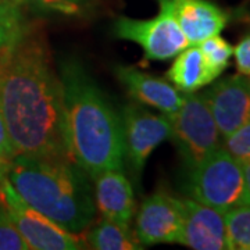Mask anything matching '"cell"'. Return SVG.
Returning <instances> with one entry per match:
<instances>
[{"instance_id":"6da1fadb","label":"cell","mask_w":250,"mask_h":250,"mask_svg":"<svg viewBox=\"0 0 250 250\" xmlns=\"http://www.w3.org/2000/svg\"><path fill=\"white\" fill-rule=\"evenodd\" d=\"M0 111L17 154L71 160L60 75L31 31L0 56Z\"/></svg>"},{"instance_id":"7a4b0ae2","label":"cell","mask_w":250,"mask_h":250,"mask_svg":"<svg viewBox=\"0 0 250 250\" xmlns=\"http://www.w3.org/2000/svg\"><path fill=\"white\" fill-rule=\"evenodd\" d=\"M65 139L71 160L95 178L107 170H124L121 117L95 80L67 59L60 67Z\"/></svg>"},{"instance_id":"3957f363","label":"cell","mask_w":250,"mask_h":250,"mask_svg":"<svg viewBox=\"0 0 250 250\" xmlns=\"http://www.w3.org/2000/svg\"><path fill=\"white\" fill-rule=\"evenodd\" d=\"M6 177L28 205L68 232H82L95 218L88 174L72 160L17 154Z\"/></svg>"},{"instance_id":"277c9868","label":"cell","mask_w":250,"mask_h":250,"mask_svg":"<svg viewBox=\"0 0 250 250\" xmlns=\"http://www.w3.org/2000/svg\"><path fill=\"white\" fill-rule=\"evenodd\" d=\"M187 192L190 199L224 214L250 205L242 163L221 146L190 170Z\"/></svg>"},{"instance_id":"5b68a950","label":"cell","mask_w":250,"mask_h":250,"mask_svg":"<svg viewBox=\"0 0 250 250\" xmlns=\"http://www.w3.org/2000/svg\"><path fill=\"white\" fill-rule=\"evenodd\" d=\"M171 141L189 170L220 147V131L203 93H185L182 106L168 116Z\"/></svg>"},{"instance_id":"8992f818","label":"cell","mask_w":250,"mask_h":250,"mask_svg":"<svg viewBox=\"0 0 250 250\" xmlns=\"http://www.w3.org/2000/svg\"><path fill=\"white\" fill-rule=\"evenodd\" d=\"M0 197L10 221L27 242L29 249L80 250L86 248L85 242L77 233L68 232L28 205L7 178L3 182Z\"/></svg>"},{"instance_id":"52a82bcc","label":"cell","mask_w":250,"mask_h":250,"mask_svg":"<svg viewBox=\"0 0 250 250\" xmlns=\"http://www.w3.org/2000/svg\"><path fill=\"white\" fill-rule=\"evenodd\" d=\"M159 7V14L149 20L118 17L114 22V36L138 43L145 60H170L190 46L170 9L163 3Z\"/></svg>"},{"instance_id":"ba28073f","label":"cell","mask_w":250,"mask_h":250,"mask_svg":"<svg viewBox=\"0 0 250 250\" xmlns=\"http://www.w3.org/2000/svg\"><path fill=\"white\" fill-rule=\"evenodd\" d=\"M125 159L136 175L152 152L164 141L171 139V123L167 114H153L136 104H128L121 111Z\"/></svg>"},{"instance_id":"9c48e42d","label":"cell","mask_w":250,"mask_h":250,"mask_svg":"<svg viewBox=\"0 0 250 250\" xmlns=\"http://www.w3.org/2000/svg\"><path fill=\"white\" fill-rule=\"evenodd\" d=\"M184 227V202L164 190L147 196L136 215V239L141 245L179 243Z\"/></svg>"},{"instance_id":"30bf717a","label":"cell","mask_w":250,"mask_h":250,"mask_svg":"<svg viewBox=\"0 0 250 250\" xmlns=\"http://www.w3.org/2000/svg\"><path fill=\"white\" fill-rule=\"evenodd\" d=\"M223 138L250 121V77L218 80L203 93Z\"/></svg>"},{"instance_id":"8fae6325","label":"cell","mask_w":250,"mask_h":250,"mask_svg":"<svg viewBox=\"0 0 250 250\" xmlns=\"http://www.w3.org/2000/svg\"><path fill=\"white\" fill-rule=\"evenodd\" d=\"M184 202V227L179 245L195 250H229L225 214L193 199Z\"/></svg>"},{"instance_id":"7c38bea8","label":"cell","mask_w":250,"mask_h":250,"mask_svg":"<svg viewBox=\"0 0 250 250\" xmlns=\"http://www.w3.org/2000/svg\"><path fill=\"white\" fill-rule=\"evenodd\" d=\"M170 9L171 14L189 41L195 46L210 36L220 35L228 16L208 0H157Z\"/></svg>"},{"instance_id":"4fadbf2b","label":"cell","mask_w":250,"mask_h":250,"mask_svg":"<svg viewBox=\"0 0 250 250\" xmlns=\"http://www.w3.org/2000/svg\"><path fill=\"white\" fill-rule=\"evenodd\" d=\"M116 75L131 98L160 110L163 114H174L184 103L185 93L177 89L170 81L125 65L116 67Z\"/></svg>"},{"instance_id":"5bb4252c","label":"cell","mask_w":250,"mask_h":250,"mask_svg":"<svg viewBox=\"0 0 250 250\" xmlns=\"http://www.w3.org/2000/svg\"><path fill=\"white\" fill-rule=\"evenodd\" d=\"M95 181V205L106 220L129 225L135 211L134 190L123 170H107Z\"/></svg>"},{"instance_id":"9a60e30c","label":"cell","mask_w":250,"mask_h":250,"mask_svg":"<svg viewBox=\"0 0 250 250\" xmlns=\"http://www.w3.org/2000/svg\"><path fill=\"white\" fill-rule=\"evenodd\" d=\"M167 78L182 93H193L217 78L208 68L199 46H188L167 71Z\"/></svg>"},{"instance_id":"2e32d148","label":"cell","mask_w":250,"mask_h":250,"mask_svg":"<svg viewBox=\"0 0 250 250\" xmlns=\"http://www.w3.org/2000/svg\"><path fill=\"white\" fill-rule=\"evenodd\" d=\"M86 241L96 250H136L142 249L136 235L131 232L129 225L103 220L86 235Z\"/></svg>"},{"instance_id":"e0dca14e","label":"cell","mask_w":250,"mask_h":250,"mask_svg":"<svg viewBox=\"0 0 250 250\" xmlns=\"http://www.w3.org/2000/svg\"><path fill=\"white\" fill-rule=\"evenodd\" d=\"M29 31L22 6L14 0H0V56Z\"/></svg>"},{"instance_id":"ac0fdd59","label":"cell","mask_w":250,"mask_h":250,"mask_svg":"<svg viewBox=\"0 0 250 250\" xmlns=\"http://www.w3.org/2000/svg\"><path fill=\"white\" fill-rule=\"evenodd\" d=\"M225 227L229 250H250V205L225 213Z\"/></svg>"},{"instance_id":"d6986e66","label":"cell","mask_w":250,"mask_h":250,"mask_svg":"<svg viewBox=\"0 0 250 250\" xmlns=\"http://www.w3.org/2000/svg\"><path fill=\"white\" fill-rule=\"evenodd\" d=\"M199 49L205 57L208 68L218 78L220 74L228 67L229 59L233 54L232 46L227 41H224L220 35L210 36L199 43Z\"/></svg>"},{"instance_id":"ffe728a7","label":"cell","mask_w":250,"mask_h":250,"mask_svg":"<svg viewBox=\"0 0 250 250\" xmlns=\"http://www.w3.org/2000/svg\"><path fill=\"white\" fill-rule=\"evenodd\" d=\"M221 147L241 163L250 159V121L225 136Z\"/></svg>"},{"instance_id":"44dd1931","label":"cell","mask_w":250,"mask_h":250,"mask_svg":"<svg viewBox=\"0 0 250 250\" xmlns=\"http://www.w3.org/2000/svg\"><path fill=\"white\" fill-rule=\"evenodd\" d=\"M22 7H31L38 11L46 13H62V14H75L88 0H14Z\"/></svg>"},{"instance_id":"7402d4cb","label":"cell","mask_w":250,"mask_h":250,"mask_svg":"<svg viewBox=\"0 0 250 250\" xmlns=\"http://www.w3.org/2000/svg\"><path fill=\"white\" fill-rule=\"evenodd\" d=\"M29 246L10 221L4 208L0 207V250H28Z\"/></svg>"},{"instance_id":"603a6c76","label":"cell","mask_w":250,"mask_h":250,"mask_svg":"<svg viewBox=\"0 0 250 250\" xmlns=\"http://www.w3.org/2000/svg\"><path fill=\"white\" fill-rule=\"evenodd\" d=\"M236 68L242 75L250 77V34L243 36L241 42L233 49Z\"/></svg>"},{"instance_id":"cb8c5ba5","label":"cell","mask_w":250,"mask_h":250,"mask_svg":"<svg viewBox=\"0 0 250 250\" xmlns=\"http://www.w3.org/2000/svg\"><path fill=\"white\" fill-rule=\"evenodd\" d=\"M17 156V153L14 150V146L10 139L9 131L4 123V118L1 116L0 111V160L1 161H11Z\"/></svg>"},{"instance_id":"d4e9b609","label":"cell","mask_w":250,"mask_h":250,"mask_svg":"<svg viewBox=\"0 0 250 250\" xmlns=\"http://www.w3.org/2000/svg\"><path fill=\"white\" fill-rule=\"evenodd\" d=\"M242 167H243V175H245V185H246V193L250 203V159L242 161Z\"/></svg>"},{"instance_id":"484cf974","label":"cell","mask_w":250,"mask_h":250,"mask_svg":"<svg viewBox=\"0 0 250 250\" xmlns=\"http://www.w3.org/2000/svg\"><path fill=\"white\" fill-rule=\"evenodd\" d=\"M7 164H9V161L0 160V190H1V187H3L4 179L7 178V177H6V172H7Z\"/></svg>"}]
</instances>
